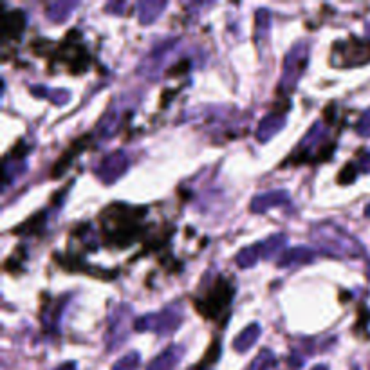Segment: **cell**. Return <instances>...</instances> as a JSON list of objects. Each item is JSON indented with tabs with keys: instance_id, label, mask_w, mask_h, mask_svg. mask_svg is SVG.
<instances>
[{
	"instance_id": "obj_1",
	"label": "cell",
	"mask_w": 370,
	"mask_h": 370,
	"mask_svg": "<svg viewBox=\"0 0 370 370\" xmlns=\"http://www.w3.org/2000/svg\"><path fill=\"white\" fill-rule=\"evenodd\" d=\"M145 211V208H136L123 202L107 206L100 217L107 243L118 247H127L136 243L145 231L143 226Z\"/></svg>"
},
{
	"instance_id": "obj_2",
	"label": "cell",
	"mask_w": 370,
	"mask_h": 370,
	"mask_svg": "<svg viewBox=\"0 0 370 370\" xmlns=\"http://www.w3.org/2000/svg\"><path fill=\"white\" fill-rule=\"evenodd\" d=\"M311 237L316 246L327 255L340 256V258H360L365 255L363 244L358 243L356 238L349 235L345 229H342L334 222H329V220L315 226Z\"/></svg>"
},
{
	"instance_id": "obj_3",
	"label": "cell",
	"mask_w": 370,
	"mask_h": 370,
	"mask_svg": "<svg viewBox=\"0 0 370 370\" xmlns=\"http://www.w3.org/2000/svg\"><path fill=\"white\" fill-rule=\"evenodd\" d=\"M231 298H234V285H231V282L222 279V276H217L213 285L204 292V297L197 300L195 306L199 309V312L204 315L206 318L217 320L229 307Z\"/></svg>"
},
{
	"instance_id": "obj_4",
	"label": "cell",
	"mask_w": 370,
	"mask_h": 370,
	"mask_svg": "<svg viewBox=\"0 0 370 370\" xmlns=\"http://www.w3.org/2000/svg\"><path fill=\"white\" fill-rule=\"evenodd\" d=\"M327 132L329 130L324 127V123L316 121L307 136L300 141L291 159L294 163H303V161H320L321 157L327 156L331 148H334V145L327 143Z\"/></svg>"
},
{
	"instance_id": "obj_5",
	"label": "cell",
	"mask_w": 370,
	"mask_h": 370,
	"mask_svg": "<svg viewBox=\"0 0 370 370\" xmlns=\"http://www.w3.org/2000/svg\"><path fill=\"white\" fill-rule=\"evenodd\" d=\"M307 58H309V46L307 42H298L297 46H292L283 62L282 80L279 83L280 94H289L294 91L298 80L302 78L303 71H306Z\"/></svg>"
},
{
	"instance_id": "obj_6",
	"label": "cell",
	"mask_w": 370,
	"mask_h": 370,
	"mask_svg": "<svg viewBox=\"0 0 370 370\" xmlns=\"http://www.w3.org/2000/svg\"><path fill=\"white\" fill-rule=\"evenodd\" d=\"M181 321H183V312H181V309L177 306H172L163 309L161 312H156V315L143 316V318L136 320L134 329L154 331V333L166 336V334L174 333L179 325H181Z\"/></svg>"
},
{
	"instance_id": "obj_7",
	"label": "cell",
	"mask_w": 370,
	"mask_h": 370,
	"mask_svg": "<svg viewBox=\"0 0 370 370\" xmlns=\"http://www.w3.org/2000/svg\"><path fill=\"white\" fill-rule=\"evenodd\" d=\"M334 62L342 67H356L370 62V44L365 40H360L356 37H351L347 42H338L334 47Z\"/></svg>"
},
{
	"instance_id": "obj_8",
	"label": "cell",
	"mask_w": 370,
	"mask_h": 370,
	"mask_svg": "<svg viewBox=\"0 0 370 370\" xmlns=\"http://www.w3.org/2000/svg\"><path fill=\"white\" fill-rule=\"evenodd\" d=\"M58 58L60 62L67 64L69 69H71L74 74H78L80 71H83L89 64V55L85 47H83L82 44H78V42H69V37L67 40L60 46Z\"/></svg>"
},
{
	"instance_id": "obj_9",
	"label": "cell",
	"mask_w": 370,
	"mask_h": 370,
	"mask_svg": "<svg viewBox=\"0 0 370 370\" xmlns=\"http://www.w3.org/2000/svg\"><path fill=\"white\" fill-rule=\"evenodd\" d=\"M127 168H128V157L125 156L123 152H112V154H109L105 159L101 161V165L98 166L96 174L105 184H112L116 179H119L125 172H127Z\"/></svg>"
},
{
	"instance_id": "obj_10",
	"label": "cell",
	"mask_w": 370,
	"mask_h": 370,
	"mask_svg": "<svg viewBox=\"0 0 370 370\" xmlns=\"http://www.w3.org/2000/svg\"><path fill=\"white\" fill-rule=\"evenodd\" d=\"M128 316H130V309L127 306L116 307L114 315L110 316L109 320V333H107V345H109V351H114L118 349V345L127 340V334L121 333V324H127Z\"/></svg>"
},
{
	"instance_id": "obj_11",
	"label": "cell",
	"mask_w": 370,
	"mask_h": 370,
	"mask_svg": "<svg viewBox=\"0 0 370 370\" xmlns=\"http://www.w3.org/2000/svg\"><path fill=\"white\" fill-rule=\"evenodd\" d=\"M26 24H28V19L22 10L8 11L2 17V40H19L26 29Z\"/></svg>"
},
{
	"instance_id": "obj_12",
	"label": "cell",
	"mask_w": 370,
	"mask_h": 370,
	"mask_svg": "<svg viewBox=\"0 0 370 370\" xmlns=\"http://www.w3.org/2000/svg\"><path fill=\"white\" fill-rule=\"evenodd\" d=\"M283 125H285V116L283 114H279V112H276V114L265 116V118L262 119L261 127H258V132H256L258 141L262 143L270 141L274 134L282 130Z\"/></svg>"
},
{
	"instance_id": "obj_13",
	"label": "cell",
	"mask_w": 370,
	"mask_h": 370,
	"mask_svg": "<svg viewBox=\"0 0 370 370\" xmlns=\"http://www.w3.org/2000/svg\"><path fill=\"white\" fill-rule=\"evenodd\" d=\"M183 347H170L166 349L161 356H157L156 360L152 361L148 365V370H174L177 367L179 360L183 358Z\"/></svg>"
},
{
	"instance_id": "obj_14",
	"label": "cell",
	"mask_w": 370,
	"mask_h": 370,
	"mask_svg": "<svg viewBox=\"0 0 370 370\" xmlns=\"http://www.w3.org/2000/svg\"><path fill=\"white\" fill-rule=\"evenodd\" d=\"M289 201V193L288 192H267L262 193V195H256L252 202V210L253 211H265L271 206H280L285 204Z\"/></svg>"
},
{
	"instance_id": "obj_15",
	"label": "cell",
	"mask_w": 370,
	"mask_h": 370,
	"mask_svg": "<svg viewBox=\"0 0 370 370\" xmlns=\"http://www.w3.org/2000/svg\"><path fill=\"white\" fill-rule=\"evenodd\" d=\"M315 255L316 253L312 252V249H309V247H303V246L292 247V249H289V252H285L282 256H280L279 267H289V265L311 262L312 258H315Z\"/></svg>"
},
{
	"instance_id": "obj_16",
	"label": "cell",
	"mask_w": 370,
	"mask_h": 370,
	"mask_svg": "<svg viewBox=\"0 0 370 370\" xmlns=\"http://www.w3.org/2000/svg\"><path fill=\"white\" fill-rule=\"evenodd\" d=\"M76 2H47L46 13L47 19L53 22H65L69 19L71 11L76 8Z\"/></svg>"
},
{
	"instance_id": "obj_17",
	"label": "cell",
	"mask_w": 370,
	"mask_h": 370,
	"mask_svg": "<svg viewBox=\"0 0 370 370\" xmlns=\"http://www.w3.org/2000/svg\"><path fill=\"white\" fill-rule=\"evenodd\" d=\"M261 336V327L256 324H252L247 329H244L243 333L238 334L234 342V347L237 352H246L247 349H252Z\"/></svg>"
},
{
	"instance_id": "obj_18",
	"label": "cell",
	"mask_w": 370,
	"mask_h": 370,
	"mask_svg": "<svg viewBox=\"0 0 370 370\" xmlns=\"http://www.w3.org/2000/svg\"><path fill=\"white\" fill-rule=\"evenodd\" d=\"M166 8V2H156V0H145L137 4V11H139V20L143 24H152L159 17V13Z\"/></svg>"
},
{
	"instance_id": "obj_19",
	"label": "cell",
	"mask_w": 370,
	"mask_h": 370,
	"mask_svg": "<svg viewBox=\"0 0 370 370\" xmlns=\"http://www.w3.org/2000/svg\"><path fill=\"white\" fill-rule=\"evenodd\" d=\"M261 256H262V247L261 243H258L255 244V246L243 249V252L238 253L235 261H237V264L240 265V267H252V265H255L256 262H258Z\"/></svg>"
},
{
	"instance_id": "obj_20",
	"label": "cell",
	"mask_w": 370,
	"mask_h": 370,
	"mask_svg": "<svg viewBox=\"0 0 370 370\" xmlns=\"http://www.w3.org/2000/svg\"><path fill=\"white\" fill-rule=\"evenodd\" d=\"M274 365H276V358H274V354L271 351H267V349H264V351L253 360V363L249 365V369L247 370H271Z\"/></svg>"
},
{
	"instance_id": "obj_21",
	"label": "cell",
	"mask_w": 370,
	"mask_h": 370,
	"mask_svg": "<svg viewBox=\"0 0 370 370\" xmlns=\"http://www.w3.org/2000/svg\"><path fill=\"white\" fill-rule=\"evenodd\" d=\"M31 92L35 94V96H47L53 100V103H58V105H64V103H67L69 101V94L67 91H53L49 92L47 89H37V87H33Z\"/></svg>"
},
{
	"instance_id": "obj_22",
	"label": "cell",
	"mask_w": 370,
	"mask_h": 370,
	"mask_svg": "<svg viewBox=\"0 0 370 370\" xmlns=\"http://www.w3.org/2000/svg\"><path fill=\"white\" fill-rule=\"evenodd\" d=\"M137 367H139V354L137 352H128L127 356L116 361L112 370H137Z\"/></svg>"
},
{
	"instance_id": "obj_23",
	"label": "cell",
	"mask_w": 370,
	"mask_h": 370,
	"mask_svg": "<svg viewBox=\"0 0 370 370\" xmlns=\"http://www.w3.org/2000/svg\"><path fill=\"white\" fill-rule=\"evenodd\" d=\"M356 130L361 137H370V109L363 112V116H361L356 125Z\"/></svg>"
},
{
	"instance_id": "obj_24",
	"label": "cell",
	"mask_w": 370,
	"mask_h": 370,
	"mask_svg": "<svg viewBox=\"0 0 370 370\" xmlns=\"http://www.w3.org/2000/svg\"><path fill=\"white\" fill-rule=\"evenodd\" d=\"M356 175H358V168H354V165H347L342 170V172H340L338 183H342V184L354 183V181H356Z\"/></svg>"
},
{
	"instance_id": "obj_25",
	"label": "cell",
	"mask_w": 370,
	"mask_h": 370,
	"mask_svg": "<svg viewBox=\"0 0 370 370\" xmlns=\"http://www.w3.org/2000/svg\"><path fill=\"white\" fill-rule=\"evenodd\" d=\"M358 170L363 174H370V150H365L358 161Z\"/></svg>"
},
{
	"instance_id": "obj_26",
	"label": "cell",
	"mask_w": 370,
	"mask_h": 370,
	"mask_svg": "<svg viewBox=\"0 0 370 370\" xmlns=\"http://www.w3.org/2000/svg\"><path fill=\"white\" fill-rule=\"evenodd\" d=\"M56 370H76V363H73V361H69V363H64V365H60Z\"/></svg>"
},
{
	"instance_id": "obj_27",
	"label": "cell",
	"mask_w": 370,
	"mask_h": 370,
	"mask_svg": "<svg viewBox=\"0 0 370 370\" xmlns=\"http://www.w3.org/2000/svg\"><path fill=\"white\" fill-rule=\"evenodd\" d=\"M312 370H329V369H327V367H325V365H318V367H315V369H312Z\"/></svg>"
},
{
	"instance_id": "obj_28",
	"label": "cell",
	"mask_w": 370,
	"mask_h": 370,
	"mask_svg": "<svg viewBox=\"0 0 370 370\" xmlns=\"http://www.w3.org/2000/svg\"><path fill=\"white\" fill-rule=\"evenodd\" d=\"M365 215H367V217H370V204L365 208Z\"/></svg>"
},
{
	"instance_id": "obj_29",
	"label": "cell",
	"mask_w": 370,
	"mask_h": 370,
	"mask_svg": "<svg viewBox=\"0 0 370 370\" xmlns=\"http://www.w3.org/2000/svg\"><path fill=\"white\" fill-rule=\"evenodd\" d=\"M192 370H206V369H202V367H193Z\"/></svg>"
}]
</instances>
